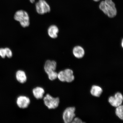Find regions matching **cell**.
Returning <instances> with one entry per match:
<instances>
[{
  "instance_id": "1",
  "label": "cell",
  "mask_w": 123,
  "mask_h": 123,
  "mask_svg": "<svg viewBox=\"0 0 123 123\" xmlns=\"http://www.w3.org/2000/svg\"><path fill=\"white\" fill-rule=\"evenodd\" d=\"M57 63L54 61L48 60L44 64V71L48 76L49 79L51 81L55 80L58 77V73L55 71Z\"/></svg>"
},
{
  "instance_id": "2",
  "label": "cell",
  "mask_w": 123,
  "mask_h": 123,
  "mask_svg": "<svg viewBox=\"0 0 123 123\" xmlns=\"http://www.w3.org/2000/svg\"><path fill=\"white\" fill-rule=\"evenodd\" d=\"M15 21H18L23 27H26L30 25V18L28 13L25 11L19 10L15 12L14 16Z\"/></svg>"
},
{
  "instance_id": "3",
  "label": "cell",
  "mask_w": 123,
  "mask_h": 123,
  "mask_svg": "<svg viewBox=\"0 0 123 123\" xmlns=\"http://www.w3.org/2000/svg\"><path fill=\"white\" fill-rule=\"evenodd\" d=\"M57 78L62 82L68 83L72 82L75 79L73 71L69 69L60 71L58 73Z\"/></svg>"
},
{
  "instance_id": "4",
  "label": "cell",
  "mask_w": 123,
  "mask_h": 123,
  "mask_svg": "<svg viewBox=\"0 0 123 123\" xmlns=\"http://www.w3.org/2000/svg\"><path fill=\"white\" fill-rule=\"evenodd\" d=\"M44 105L49 109H56L59 106L60 99L58 98H54L47 94L43 98Z\"/></svg>"
},
{
  "instance_id": "5",
  "label": "cell",
  "mask_w": 123,
  "mask_h": 123,
  "mask_svg": "<svg viewBox=\"0 0 123 123\" xmlns=\"http://www.w3.org/2000/svg\"><path fill=\"white\" fill-rule=\"evenodd\" d=\"M35 8L38 14L43 15L50 11V7L45 0H38L35 4Z\"/></svg>"
},
{
  "instance_id": "6",
  "label": "cell",
  "mask_w": 123,
  "mask_h": 123,
  "mask_svg": "<svg viewBox=\"0 0 123 123\" xmlns=\"http://www.w3.org/2000/svg\"><path fill=\"white\" fill-rule=\"evenodd\" d=\"M76 108L74 107L67 108L63 113L62 118L65 123H71L75 117Z\"/></svg>"
},
{
  "instance_id": "7",
  "label": "cell",
  "mask_w": 123,
  "mask_h": 123,
  "mask_svg": "<svg viewBox=\"0 0 123 123\" xmlns=\"http://www.w3.org/2000/svg\"><path fill=\"white\" fill-rule=\"evenodd\" d=\"M106 7L105 15L110 18H113L117 14V10L115 4L112 0H105Z\"/></svg>"
},
{
  "instance_id": "8",
  "label": "cell",
  "mask_w": 123,
  "mask_h": 123,
  "mask_svg": "<svg viewBox=\"0 0 123 123\" xmlns=\"http://www.w3.org/2000/svg\"><path fill=\"white\" fill-rule=\"evenodd\" d=\"M123 100V95L120 92L115 93L114 96H110L108 99L109 102L111 105L116 107L122 105Z\"/></svg>"
},
{
  "instance_id": "9",
  "label": "cell",
  "mask_w": 123,
  "mask_h": 123,
  "mask_svg": "<svg viewBox=\"0 0 123 123\" xmlns=\"http://www.w3.org/2000/svg\"><path fill=\"white\" fill-rule=\"evenodd\" d=\"M30 100L29 98L25 96H20L17 99L16 103L19 108H27L30 104Z\"/></svg>"
},
{
  "instance_id": "10",
  "label": "cell",
  "mask_w": 123,
  "mask_h": 123,
  "mask_svg": "<svg viewBox=\"0 0 123 123\" xmlns=\"http://www.w3.org/2000/svg\"><path fill=\"white\" fill-rule=\"evenodd\" d=\"M59 30L58 27L55 25H52L48 29V33L49 36L52 38L55 39L58 37Z\"/></svg>"
},
{
  "instance_id": "11",
  "label": "cell",
  "mask_w": 123,
  "mask_h": 123,
  "mask_svg": "<svg viewBox=\"0 0 123 123\" xmlns=\"http://www.w3.org/2000/svg\"><path fill=\"white\" fill-rule=\"evenodd\" d=\"M32 92L34 96L36 99H40L43 97L45 91L42 87H37L33 89Z\"/></svg>"
},
{
  "instance_id": "12",
  "label": "cell",
  "mask_w": 123,
  "mask_h": 123,
  "mask_svg": "<svg viewBox=\"0 0 123 123\" xmlns=\"http://www.w3.org/2000/svg\"><path fill=\"white\" fill-rule=\"evenodd\" d=\"M73 53L75 57L78 58H82L85 55L83 48L80 46H76L73 49Z\"/></svg>"
},
{
  "instance_id": "13",
  "label": "cell",
  "mask_w": 123,
  "mask_h": 123,
  "mask_svg": "<svg viewBox=\"0 0 123 123\" xmlns=\"http://www.w3.org/2000/svg\"><path fill=\"white\" fill-rule=\"evenodd\" d=\"M16 78L17 80L21 84H24L27 80L26 75L24 71L19 70L16 72Z\"/></svg>"
},
{
  "instance_id": "14",
  "label": "cell",
  "mask_w": 123,
  "mask_h": 123,
  "mask_svg": "<svg viewBox=\"0 0 123 123\" xmlns=\"http://www.w3.org/2000/svg\"><path fill=\"white\" fill-rule=\"evenodd\" d=\"M103 90L100 87L96 85H93L92 86L90 93L92 96L96 97H99L103 92Z\"/></svg>"
},
{
  "instance_id": "15",
  "label": "cell",
  "mask_w": 123,
  "mask_h": 123,
  "mask_svg": "<svg viewBox=\"0 0 123 123\" xmlns=\"http://www.w3.org/2000/svg\"><path fill=\"white\" fill-rule=\"evenodd\" d=\"M115 114L120 119H123V106L121 105L116 107L115 110Z\"/></svg>"
},
{
  "instance_id": "16",
  "label": "cell",
  "mask_w": 123,
  "mask_h": 123,
  "mask_svg": "<svg viewBox=\"0 0 123 123\" xmlns=\"http://www.w3.org/2000/svg\"><path fill=\"white\" fill-rule=\"evenodd\" d=\"M6 52V56L8 58H11L13 56V53L12 51L8 48H5Z\"/></svg>"
},
{
  "instance_id": "17",
  "label": "cell",
  "mask_w": 123,
  "mask_h": 123,
  "mask_svg": "<svg viewBox=\"0 0 123 123\" xmlns=\"http://www.w3.org/2000/svg\"><path fill=\"white\" fill-rule=\"evenodd\" d=\"M0 56L3 58H5L6 56V52L5 48H0Z\"/></svg>"
},
{
  "instance_id": "18",
  "label": "cell",
  "mask_w": 123,
  "mask_h": 123,
  "mask_svg": "<svg viewBox=\"0 0 123 123\" xmlns=\"http://www.w3.org/2000/svg\"><path fill=\"white\" fill-rule=\"evenodd\" d=\"M72 123H83L82 120L80 119L78 117H76L74 118L73 121L71 122Z\"/></svg>"
},
{
  "instance_id": "19",
  "label": "cell",
  "mask_w": 123,
  "mask_h": 123,
  "mask_svg": "<svg viewBox=\"0 0 123 123\" xmlns=\"http://www.w3.org/2000/svg\"><path fill=\"white\" fill-rule=\"evenodd\" d=\"M29 0L30 2L32 4L34 3L35 1V0Z\"/></svg>"
},
{
  "instance_id": "20",
  "label": "cell",
  "mask_w": 123,
  "mask_h": 123,
  "mask_svg": "<svg viewBox=\"0 0 123 123\" xmlns=\"http://www.w3.org/2000/svg\"><path fill=\"white\" fill-rule=\"evenodd\" d=\"M94 1H96V2H98V1H99L100 0H93Z\"/></svg>"
},
{
  "instance_id": "21",
  "label": "cell",
  "mask_w": 123,
  "mask_h": 123,
  "mask_svg": "<svg viewBox=\"0 0 123 123\" xmlns=\"http://www.w3.org/2000/svg\"><path fill=\"white\" fill-rule=\"evenodd\" d=\"M123 40H122V47H123Z\"/></svg>"
}]
</instances>
